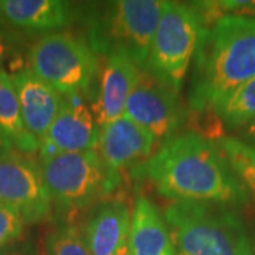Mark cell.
Masks as SVG:
<instances>
[{"mask_svg":"<svg viewBox=\"0 0 255 255\" xmlns=\"http://www.w3.org/2000/svg\"><path fill=\"white\" fill-rule=\"evenodd\" d=\"M135 179L152 183L173 203H216L246 206L250 194L228 166L213 139L197 132L179 133L130 170Z\"/></svg>","mask_w":255,"mask_h":255,"instance_id":"cell-1","label":"cell"},{"mask_svg":"<svg viewBox=\"0 0 255 255\" xmlns=\"http://www.w3.org/2000/svg\"><path fill=\"white\" fill-rule=\"evenodd\" d=\"M255 78V18L227 14L203 31L193 58L187 102L206 112L228 92Z\"/></svg>","mask_w":255,"mask_h":255,"instance_id":"cell-2","label":"cell"},{"mask_svg":"<svg viewBox=\"0 0 255 255\" xmlns=\"http://www.w3.org/2000/svg\"><path fill=\"white\" fill-rule=\"evenodd\" d=\"M164 1L114 0L78 4L84 38L98 57L122 55L143 70Z\"/></svg>","mask_w":255,"mask_h":255,"instance_id":"cell-3","label":"cell"},{"mask_svg":"<svg viewBox=\"0 0 255 255\" xmlns=\"http://www.w3.org/2000/svg\"><path fill=\"white\" fill-rule=\"evenodd\" d=\"M163 217L177 255H255V234L234 206L170 203Z\"/></svg>","mask_w":255,"mask_h":255,"instance_id":"cell-4","label":"cell"},{"mask_svg":"<svg viewBox=\"0 0 255 255\" xmlns=\"http://www.w3.org/2000/svg\"><path fill=\"white\" fill-rule=\"evenodd\" d=\"M53 204L63 211L94 207L115 190L121 174L112 172L98 152L40 156Z\"/></svg>","mask_w":255,"mask_h":255,"instance_id":"cell-5","label":"cell"},{"mask_svg":"<svg viewBox=\"0 0 255 255\" xmlns=\"http://www.w3.org/2000/svg\"><path fill=\"white\" fill-rule=\"evenodd\" d=\"M206 28L190 3L164 1L143 70L180 92Z\"/></svg>","mask_w":255,"mask_h":255,"instance_id":"cell-6","label":"cell"},{"mask_svg":"<svg viewBox=\"0 0 255 255\" xmlns=\"http://www.w3.org/2000/svg\"><path fill=\"white\" fill-rule=\"evenodd\" d=\"M30 70L65 97L90 91L100 74L98 55L82 36L63 30L44 34L28 48Z\"/></svg>","mask_w":255,"mask_h":255,"instance_id":"cell-7","label":"cell"},{"mask_svg":"<svg viewBox=\"0 0 255 255\" xmlns=\"http://www.w3.org/2000/svg\"><path fill=\"white\" fill-rule=\"evenodd\" d=\"M0 204L17 211L28 224L51 216L53 199L41 166L31 155L14 149L0 153Z\"/></svg>","mask_w":255,"mask_h":255,"instance_id":"cell-8","label":"cell"},{"mask_svg":"<svg viewBox=\"0 0 255 255\" xmlns=\"http://www.w3.org/2000/svg\"><path fill=\"white\" fill-rule=\"evenodd\" d=\"M124 114L152 133L156 143L160 145L177 136L187 121L180 92L157 80L146 70L139 71L135 88L128 98Z\"/></svg>","mask_w":255,"mask_h":255,"instance_id":"cell-9","label":"cell"},{"mask_svg":"<svg viewBox=\"0 0 255 255\" xmlns=\"http://www.w3.org/2000/svg\"><path fill=\"white\" fill-rule=\"evenodd\" d=\"M101 127L84 95L64 97V104L40 143V156L90 152L98 147Z\"/></svg>","mask_w":255,"mask_h":255,"instance_id":"cell-10","label":"cell"},{"mask_svg":"<svg viewBox=\"0 0 255 255\" xmlns=\"http://www.w3.org/2000/svg\"><path fill=\"white\" fill-rule=\"evenodd\" d=\"M155 137L124 114L118 119L101 128V159L112 172L133 169L150 157L155 147Z\"/></svg>","mask_w":255,"mask_h":255,"instance_id":"cell-11","label":"cell"},{"mask_svg":"<svg viewBox=\"0 0 255 255\" xmlns=\"http://www.w3.org/2000/svg\"><path fill=\"white\" fill-rule=\"evenodd\" d=\"M130 214L121 200L101 201L92 207L81 228L92 255H128Z\"/></svg>","mask_w":255,"mask_h":255,"instance_id":"cell-12","label":"cell"},{"mask_svg":"<svg viewBox=\"0 0 255 255\" xmlns=\"http://www.w3.org/2000/svg\"><path fill=\"white\" fill-rule=\"evenodd\" d=\"M11 80L17 92L24 125L41 143L63 107V94L30 68L11 75Z\"/></svg>","mask_w":255,"mask_h":255,"instance_id":"cell-13","label":"cell"},{"mask_svg":"<svg viewBox=\"0 0 255 255\" xmlns=\"http://www.w3.org/2000/svg\"><path fill=\"white\" fill-rule=\"evenodd\" d=\"M9 27L28 33H55L78 18V4L64 0H0Z\"/></svg>","mask_w":255,"mask_h":255,"instance_id":"cell-14","label":"cell"},{"mask_svg":"<svg viewBox=\"0 0 255 255\" xmlns=\"http://www.w3.org/2000/svg\"><path fill=\"white\" fill-rule=\"evenodd\" d=\"M140 68L122 55L107 57L100 67V90L92 105L102 128L124 115L128 98L137 81Z\"/></svg>","mask_w":255,"mask_h":255,"instance_id":"cell-15","label":"cell"},{"mask_svg":"<svg viewBox=\"0 0 255 255\" xmlns=\"http://www.w3.org/2000/svg\"><path fill=\"white\" fill-rule=\"evenodd\" d=\"M128 255H177L163 213L146 196L133 204Z\"/></svg>","mask_w":255,"mask_h":255,"instance_id":"cell-16","label":"cell"},{"mask_svg":"<svg viewBox=\"0 0 255 255\" xmlns=\"http://www.w3.org/2000/svg\"><path fill=\"white\" fill-rule=\"evenodd\" d=\"M0 132L17 152L33 155L40 150V143L24 125L17 92L6 71L0 73Z\"/></svg>","mask_w":255,"mask_h":255,"instance_id":"cell-17","label":"cell"},{"mask_svg":"<svg viewBox=\"0 0 255 255\" xmlns=\"http://www.w3.org/2000/svg\"><path fill=\"white\" fill-rule=\"evenodd\" d=\"M211 111L226 127L241 129L255 121V78L217 101Z\"/></svg>","mask_w":255,"mask_h":255,"instance_id":"cell-18","label":"cell"},{"mask_svg":"<svg viewBox=\"0 0 255 255\" xmlns=\"http://www.w3.org/2000/svg\"><path fill=\"white\" fill-rule=\"evenodd\" d=\"M213 142L248 194L251 193L255 197V146L237 136H221Z\"/></svg>","mask_w":255,"mask_h":255,"instance_id":"cell-19","label":"cell"},{"mask_svg":"<svg viewBox=\"0 0 255 255\" xmlns=\"http://www.w3.org/2000/svg\"><path fill=\"white\" fill-rule=\"evenodd\" d=\"M44 255H92L81 230L73 224H58L44 241Z\"/></svg>","mask_w":255,"mask_h":255,"instance_id":"cell-20","label":"cell"},{"mask_svg":"<svg viewBox=\"0 0 255 255\" xmlns=\"http://www.w3.org/2000/svg\"><path fill=\"white\" fill-rule=\"evenodd\" d=\"M206 27L213 26L217 20L227 16H247L255 18V0H214V1H191Z\"/></svg>","mask_w":255,"mask_h":255,"instance_id":"cell-21","label":"cell"},{"mask_svg":"<svg viewBox=\"0 0 255 255\" xmlns=\"http://www.w3.org/2000/svg\"><path fill=\"white\" fill-rule=\"evenodd\" d=\"M23 43H24V38L16 30L13 28L0 30V73L6 71L4 70L6 64H9L11 71H14L13 75L21 71L18 68L17 61H20Z\"/></svg>","mask_w":255,"mask_h":255,"instance_id":"cell-22","label":"cell"},{"mask_svg":"<svg viewBox=\"0 0 255 255\" xmlns=\"http://www.w3.org/2000/svg\"><path fill=\"white\" fill-rule=\"evenodd\" d=\"M24 224L17 211L0 204V250L21 240Z\"/></svg>","mask_w":255,"mask_h":255,"instance_id":"cell-23","label":"cell"},{"mask_svg":"<svg viewBox=\"0 0 255 255\" xmlns=\"http://www.w3.org/2000/svg\"><path fill=\"white\" fill-rule=\"evenodd\" d=\"M0 255H40L38 246L33 238H21L0 250Z\"/></svg>","mask_w":255,"mask_h":255,"instance_id":"cell-24","label":"cell"},{"mask_svg":"<svg viewBox=\"0 0 255 255\" xmlns=\"http://www.w3.org/2000/svg\"><path fill=\"white\" fill-rule=\"evenodd\" d=\"M241 129H243V130H241L243 137H240V139L247 142V143H250V145L255 146V121L250 122L248 125H246L244 128H241Z\"/></svg>","mask_w":255,"mask_h":255,"instance_id":"cell-25","label":"cell"},{"mask_svg":"<svg viewBox=\"0 0 255 255\" xmlns=\"http://www.w3.org/2000/svg\"><path fill=\"white\" fill-rule=\"evenodd\" d=\"M7 150H13V146L7 142V139L3 136V133L0 132V153L7 152Z\"/></svg>","mask_w":255,"mask_h":255,"instance_id":"cell-26","label":"cell"},{"mask_svg":"<svg viewBox=\"0 0 255 255\" xmlns=\"http://www.w3.org/2000/svg\"><path fill=\"white\" fill-rule=\"evenodd\" d=\"M7 27H9V24H7L6 18H4V16H3L1 10H0V30H3V28H7Z\"/></svg>","mask_w":255,"mask_h":255,"instance_id":"cell-27","label":"cell"}]
</instances>
